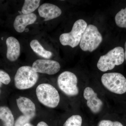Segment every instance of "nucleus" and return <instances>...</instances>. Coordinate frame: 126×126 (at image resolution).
Returning a JSON list of instances; mask_svg holds the SVG:
<instances>
[{"mask_svg":"<svg viewBox=\"0 0 126 126\" xmlns=\"http://www.w3.org/2000/svg\"><path fill=\"white\" fill-rule=\"evenodd\" d=\"M124 60V49L122 47H117L100 57L97 67L102 72H107L113 69L116 65H121Z\"/></svg>","mask_w":126,"mask_h":126,"instance_id":"nucleus-1","label":"nucleus"},{"mask_svg":"<svg viewBox=\"0 0 126 126\" xmlns=\"http://www.w3.org/2000/svg\"><path fill=\"white\" fill-rule=\"evenodd\" d=\"M38 78V73L32 67L22 66L18 69L15 76V85L20 90L28 89L36 84Z\"/></svg>","mask_w":126,"mask_h":126,"instance_id":"nucleus-2","label":"nucleus"},{"mask_svg":"<svg viewBox=\"0 0 126 126\" xmlns=\"http://www.w3.org/2000/svg\"><path fill=\"white\" fill-rule=\"evenodd\" d=\"M36 96L39 101L50 108H55L58 105L60 97L58 90L50 84L43 83L36 89Z\"/></svg>","mask_w":126,"mask_h":126,"instance_id":"nucleus-3","label":"nucleus"},{"mask_svg":"<svg viewBox=\"0 0 126 126\" xmlns=\"http://www.w3.org/2000/svg\"><path fill=\"white\" fill-rule=\"evenodd\" d=\"M87 26V24L85 21L82 19L77 20L74 24L70 32L60 35V43L63 46H69L73 48L77 47L80 43Z\"/></svg>","mask_w":126,"mask_h":126,"instance_id":"nucleus-4","label":"nucleus"},{"mask_svg":"<svg viewBox=\"0 0 126 126\" xmlns=\"http://www.w3.org/2000/svg\"><path fill=\"white\" fill-rule=\"evenodd\" d=\"M103 40L101 34L96 26L90 24L87 26L79 43V47L84 51L92 52L96 49Z\"/></svg>","mask_w":126,"mask_h":126,"instance_id":"nucleus-5","label":"nucleus"},{"mask_svg":"<svg viewBox=\"0 0 126 126\" xmlns=\"http://www.w3.org/2000/svg\"><path fill=\"white\" fill-rule=\"evenodd\" d=\"M102 83L109 90L118 94L126 92V79L118 73H107L101 77Z\"/></svg>","mask_w":126,"mask_h":126,"instance_id":"nucleus-6","label":"nucleus"},{"mask_svg":"<svg viewBox=\"0 0 126 126\" xmlns=\"http://www.w3.org/2000/svg\"><path fill=\"white\" fill-rule=\"evenodd\" d=\"M77 76L72 72L65 71L60 75L58 84L60 90L69 96H75L79 93Z\"/></svg>","mask_w":126,"mask_h":126,"instance_id":"nucleus-7","label":"nucleus"},{"mask_svg":"<svg viewBox=\"0 0 126 126\" xmlns=\"http://www.w3.org/2000/svg\"><path fill=\"white\" fill-rule=\"evenodd\" d=\"M32 67L37 73L52 75L58 73L61 66L58 62L54 60L38 59L34 62Z\"/></svg>","mask_w":126,"mask_h":126,"instance_id":"nucleus-8","label":"nucleus"},{"mask_svg":"<svg viewBox=\"0 0 126 126\" xmlns=\"http://www.w3.org/2000/svg\"><path fill=\"white\" fill-rule=\"evenodd\" d=\"M83 96L87 101L88 107L93 113H97L101 110L103 103L97 97L96 93L92 88L87 87L84 91Z\"/></svg>","mask_w":126,"mask_h":126,"instance_id":"nucleus-9","label":"nucleus"},{"mask_svg":"<svg viewBox=\"0 0 126 126\" xmlns=\"http://www.w3.org/2000/svg\"><path fill=\"white\" fill-rule=\"evenodd\" d=\"M38 11L40 16L45 18V21L57 18L62 14V11L59 7L50 3L43 4L40 6Z\"/></svg>","mask_w":126,"mask_h":126,"instance_id":"nucleus-10","label":"nucleus"},{"mask_svg":"<svg viewBox=\"0 0 126 126\" xmlns=\"http://www.w3.org/2000/svg\"><path fill=\"white\" fill-rule=\"evenodd\" d=\"M16 102L18 108L24 116L30 119L34 117L36 108L31 100L26 97H21L17 98Z\"/></svg>","mask_w":126,"mask_h":126,"instance_id":"nucleus-11","label":"nucleus"},{"mask_svg":"<svg viewBox=\"0 0 126 126\" xmlns=\"http://www.w3.org/2000/svg\"><path fill=\"white\" fill-rule=\"evenodd\" d=\"M36 19L37 16L34 13L19 15L16 17L14 21V29L17 32L22 33L27 26L33 24Z\"/></svg>","mask_w":126,"mask_h":126,"instance_id":"nucleus-12","label":"nucleus"},{"mask_svg":"<svg viewBox=\"0 0 126 126\" xmlns=\"http://www.w3.org/2000/svg\"><path fill=\"white\" fill-rule=\"evenodd\" d=\"M6 44L7 59L12 62L16 61L20 55V47L19 41L15 37L10 36L6 39Z\"/></svg>","mask_w":126,"mask_h":126,"instance_id":"nucleus-13","label":"nucleus"},{"mask_svg":"<svg viewBox=\"0 0 126 126\" xmlns=\"http://www.w3.org/2000/svg\"><path fill=\"white\" fill-rule=\"evenodd\" d=\"M0 119L3 122V126H14L15 119L10 109L6 106L0 107Z\"/></svg>","mask_w":126,"mask_h":126,"instance_id":"nucleus-14","label":"nucleus"},{"mask_svg":"<svg viewBox=\"0 0 126 126\" xmlns=\"http://www.w3.org/2000/svg\"><path fill=\"white\" fill-rule=\"evenodd\" d=\"M30 45L31 48L35 53L43 58L49 59L53 55L52 52L46 50L41 45L38 41L36 40L31 41Z\"/></svg>","mask_w":126,"mask_h":126,"instance_id":"nucleus-15","label":"nucleus"},{"mask_svg":"<svg viewBox=\"0 0 126 126\" xmlns=\"http://www.w3.org/2000/svg\"><path fill=\"white\" fill-rule=\"evenodd\" d=\"M40 2L39 0H25L21 9L22 14L27 15L32 13L39 7Z\"/></svg>","mask_w":126,"mask_h":126,"instance_id":"nucleus-16","label":"nucleus"},{"mask_svg":"<svg viewBox=\"0 0 126 126\" xmlns=\"http://www.w3.org/2000/svg\"><path fill=\"white\" fill-rule=\"evenodd\" d=\"M115 20L118 27L126 28V7L118 12L115 16Z\"/></svg>","mask_w":126,"mask_h":126,"instance_id":"nucleus-17","label":"nucleus"},{"mask_svg":"<svg viewBox=\"0 0 126 126\" xmlns=\"http://www.w3.org/2000/svg\"><path fill=\"white\" fill-rule=\"evenodd\" d=\"M82 118L79 115H73L65 121L63 126H81Z\"/></svg>","mask_w":126,"mask_h":126,"instance_id":"nucleus-18","label":"nucleus"},{"mask_svg":"<svg viewBox=\"0 0 126 126\" xmlns=\"http://www.w3.org/2000/svg\"><path fill=\"white\" fill-rule=\"evenodd\" d=\"M10 81V77L9 75L4 71L0 70V87H1L2 83L7 85Z\"/></svg>","mask_w":126,"mask_h":126,"instance_id":"nucleus-19","label":"nucleus"},{"mask_svg":"<svg viewBox=\"0 0 126 126\" xmlns=\"http://www.w3.org/2000/svg\"><path fill=\"white\" fill-rule=\"evenodd\" d=\"M98 126H123L119 122H112L110 120H103L99 122Z\"/></svg>","mask_w":126,"mask_h":126,"instance_id":"nucleus-20","label":"nucleus"},{"mask_svg":"<svg viewBox=\"0 0 126 126\" xmlns=\"http://www.w3.org/2000/svg\"><path fill=\"white\" fill-rule=\"evenodd\" d=\"M31 119L24 115L18 117L16 121L14 126H24L26 123H29Z\"/></svg>","mask_w":126,"mask_h":126,"instance_id":"nucleus-21","label":"nucleus"},{"mask_svg":"<svg viewBox=\"0 0 126 126\" xmlns=\"http://www.w3.org/2000/svg\"><path fill=\"white\" fill-rule=\"evenodd\" d=\"M37 126H49L45 122H40L38 123Z\"/></svg>","mask_w":126,"mask_h":126,"instance_id":"nucleus-22","label":"nucleus"},{"mask_svg":"<svg viewBox=\"0 0 126 126\" xmlns=\"http://www.w3.org/2000/svg\"><path fill=\"white\" fill-rule=\"evenodd\" d=\"M124 57L126 61V41L125 44V52H124Z\"/></svg>","mask_w":126,"mask_h":126,"instance_id":"nucleus-23","label":"nucleus"},{"mask_svg":"<svg viewBox=\"0 0 126 126\" xmlns=\"http://www.w3.org/2000/svg\"><path fill=\"white\" fill-rule=\"evenodd\" d=\"M24 126H33V125H32L30 123H26V124H25V125Z\"/></svg>","mask_w":126,"mask_h":126,"instance_id":"nucleus-24","label":"nucleus"},{"mask_svg":"<svg viewBox=\"0 0 126 126\" xmlns=\"http://www.w3.org/2000/svg\"></svg>","mask_w":126,"mask_h":126,"instance_id":"nucleus-25","label":"nucleus"}]
</instances>
